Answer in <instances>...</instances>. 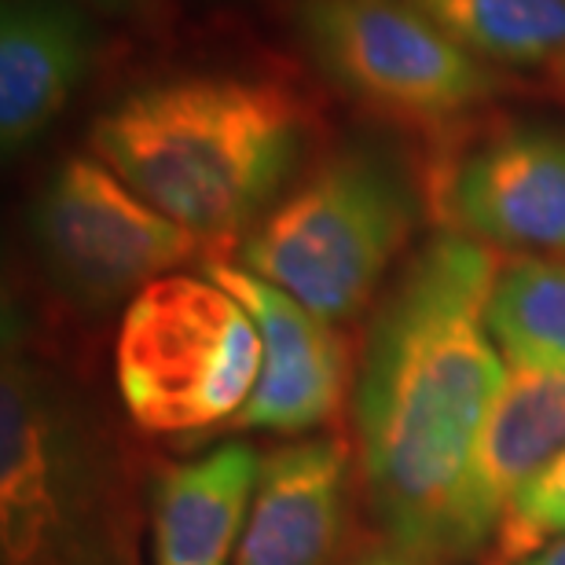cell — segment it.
<instances>
[{"instance_id": "obj_1", "label": "cell", "mask_w": 565, "mask_h": 565, "mask_svg": "<svg viewBox=\"0 0 565 565\" xmlns=\"http://www.w3.org/2000/svg\"><path fill=\"white\" fill-rule=\"evenodd\" d=\"M500 257L429 239L371 327L356 379L360 470L393 547L423 565L467 558L462 489L507 367L489 331Z\"/></svg>"}, {"instance_id": "obj_2", "label": "cell", "mask_w": 565, "mask_h": 565, "mask_svg": "<svg viewBox=\"0 0 565 565\" xmlns=\"http://www.w3.org/2000/svg\"><path fill=\"white\" fill-rule=\"evenodd\" d=\"M309 140V104L287 82L232 71L129 88L88 132L99 162L202 243L254 228L298 173Z\"/></svg>"}, {"instance_id": "obj_3", "label": "cell", "mask_w": 565, "mask_h": 565, "mask_svg": "<svg viewBox=\"0 0 565 565\" xmlns=\"http://www.w3.org/2000/svg\"><path fill=\"white\" fill-rule=\"evenodd\" d=\"M132 489L115 445L8 320L0 367L4 565H140Z\"/></svg>"}, {"instance_id": "obj_4", "label": "cell", "mask_w": 565, "mask_h": 565, "mask_svg": "<svg viewBox=\"0 0 565 565\" xmlns=\"http://www.w3.org/2000/svg\"><path fill=\"white\" fill-rule=\"evenodd\" d=\"M419 224V191L390 147L349 143L327 154L246 232L243 268L327 323L375 298Z\"/></svg>"}, {"instance_id": "obj_5", "label": "cell", "mask_w": 565, "mask_h": 565, "mask_svg": "<svg viewBox=\"0 0 565 565\" xmlns=\"http://www.w3.org/2000/svg\"><path fill=\"white\" fill-rule=\"evenodd\" d=\"M262 375L250 312L210 276H162L126 305L115 342L118 397L147 434L228 423Z\"/></svg>"}, {"instance_id": "obj_6", "label": "cell", "mask_w": 565, "mask_h": 565, "mask_svg": "<svg viewBox=\"0 0 565 565\" xmlns=\"http://www.w3.org/2000/svg\"><path fill=\"white\" fill-rule=\"evenodd\" d=\"M294 30L334 88L408 126L451 129L507 88L419 0H294Z\"/></svg>"}, {"instance_id": "obj_7", "label": "cell", "mask_w": 565, "mask_h": 565, "mask_svg": "<svg viewBox=\"0 0 565 565\" xmlns=\"http://www.w3.org/2000/svg\"><path fill=\"white\" fill-rule=\"evenodd\" d=\"M30 243L52 287L82 309L132 301L199 257L202 239L158 213L93 154L60 162L30 206Z\"/></svg>"}, {"instance_id": "obj_8", "label": "cell", "mask_w": 565, "mask_h": 565, "mask_svg": "<svg viewBox=\"0 0 565 565\" xmlns=\"http://www.w3.org/2000/svg\"><path fill=\"white\" fill-rule=\"evenodd\" d=\"M429 199L473 243L565 254V126L500 118L451 132Z\"/></svg>"}, {"instance_id": "obj_9", "label": "cell", "mask_w": 565, "mask_h": 565, "mask_svg": "<svg viewBox=\"0 0 565 565\" xmlns=\"http://www.w3.org/2000/svg\"><path fill=\"white\" fill-rule=\"evenodd\" d=\"M206 276L250 312L262 334V375L235 426L290 437L331 423L349 382V349L334 323L224 257H210Z\"/></svg>"}, {"instance_id": "obj_10", "label": "cell", "mask_w": 565, "mask_h": 565, "mask_svg": "<svg viewBox=\"0 0 565 565\" xmlns=\"http://www.w3.org/2000/svg\"><path fill=\"white\" fill-rule=\"evenodd\" d=\"M565 451V367L511 364L462 489L467 555L495 536L514 495Z\"/></svg>"}, {"instance_id": "obj_11", "label": "cell", "mask_w": 565, "mask_h": 565, "mask_svg": "<svg viewBox=\"0 0 565 565\" xmlns=\"http://www.w3.org/2000/svg\"><path fill=\"white\" fill-rule=\"evenodd\" d=\"M345 511V445L338 437L294 440L262 462L235 565H331Z\"/></svg>"}, {"instance_id": "obj_12", "label": "cell", "mask_w": 565, "mask_h": 565, "mask_svg": "<svg viewBox=\"0 0 565 565\" xmlns=\"http://www.w3.org/2000/svg\"><path fill=\"white\" fill-rule=\"evenodd\" d=\"M93 66V26L71 0H4L0 15V140L30 147L63 115Z\"/></svg>"}, {"instance_id": "obj_13", "label": "cell", "mask_w": 565, "mask_h": 565, "mask_svg": "<svg viewBox=\"0 0 565 565\" xmlns=\"http://www.w3.org/2000/svg\"><path fill=\"white\" fill-rule=\"evenodd\" d=\"M262 462L250 445H217L158 470L151 565H235Z\"/></svg>"}, {"instance_id": "obj_14", "label": "cell", "mask_w": 565, "mask_h": 565, "mask_svg": "<svg viewBox=\"0 0 565 565\" xmlns=\"http://www.w3.org/2000/svg\"><path fill=\"white\" fill-rule=\"evenodd\" d=\"M489 66L565 74V0H419Z\"/></svg>"}, {"instance_id": "obj_15", "label": "cell", "mask_w": 565, "mask_h": 565, "mask_svg": "<svg viewBox=\"0 0 565 565\" xmlns=\"http://www.w3.org/2000/svg\"><path fill=\"white\" fill-rule=\"evenodd\" d=\"M489 331L511 364L565 367V257H514L500 265Z\"/></svg>"}, {"instance_id": "obj_16", "label": "cell", "mask_w": 565, "mask_h": 565, "mask_svg": "<svg viewBox=\"0 0 565 565\" xmlns=\"http://www.w3.org/2000/svg\"><path fill=\"white\" fill-rule=\"evenodd\" d=\"M565 540V451L536 473L507 507L492 536V565H518L533 551Z\"/></svg>"}, {"instance_id": "obj_17", "label": "cell", "mask_w": 565, "mask_h": 565, "mask_svg": "<svg viewBox=\"0 0 565 565\" xmlns=\"http://www.w3.org/2000/svg\"><path fill=\"white\" fill-rule=\"evenodd\" d=\"M518 565H565V540H555V544L533 551V555L522 558Z\"/></svg>"}, {"instance_id": "obj_18", "label": "cell", "mask_w": 565, "mask_h": 565, "mask_svg": "<svg viewBox=\"0 0 565 565\" xmlns=\"http://www.w3.org/2000/svg\"><path fill=\"white\" fill-rule=\"evenodd\" d=\"M356 565H423V562H415L408 555H401V551H393V555H371V558L356 562Z\"/></svg>"}, {"instance_id": "obj_19", "label": "cell", "mask_w": 565, "mask_h": 565, "mask_svg": "<svg viewBox=\"0 0 565 565\" xmlns=\"http://www.w3.org/2000/svg\"><path fill=\"white\" fill-rule=\"evenodd\" d=\"M99 4H110V8H121V4H129V0H99Z\"/></svg>"}]
</instances>
